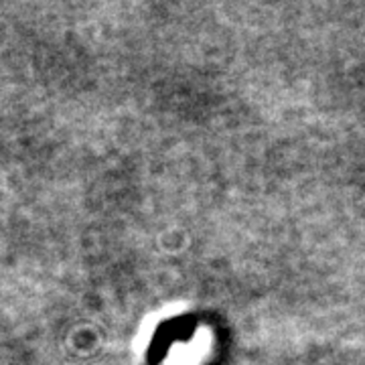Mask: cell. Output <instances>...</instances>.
Masks as SVG:
<instances>
[{"mask_svg": "<svg viewBox=\"0 0 365 365\" xmlns=\"http://www.w3.org/2000/svg\"><path fill=\"white\" fill-rule=\"evenodd\" d=\"M193 329V321L189 317L185 319H173L169 323L158 327V331L155 333V339L150 343V349H148V364L157 365L163 355L169 349L170 341L177 339V337H182V335H189Z\"/></svg>", "mask_w": 365, "mask_h": 365, "instance_id": "cell-1", "label": "cell"}]
</instances>
